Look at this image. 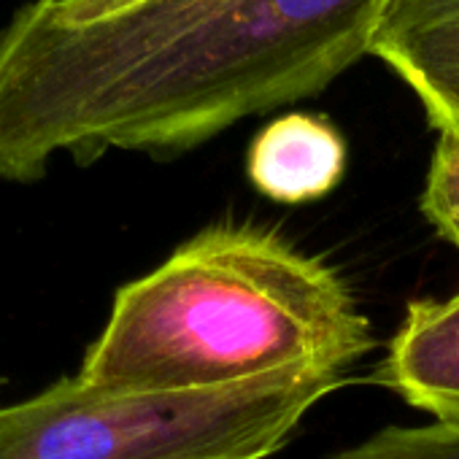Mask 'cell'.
<instances>
[{"mask_svg": "<svg viewBox=\"0 0 459 459\" xmlns=\"http://www.w3.org/2000/svg\"><path fill=\"white\" fill-rule=\"evenodd\" d=\"M389 0H149L92 25L30 0L0 28V178L57 154L173 157L322 92L370 55Z\"/></svg>", "mask_w": 459, "mask_h": 459, "instance_id": "1", "label": "cell"}, {"mask_svg": "<svg viewBox=\"0 0 459 459\" xmlns=\"http://www.w3.org/2000/svg\"><path fill=\"white\" fill-rule=\"evenodd\" d=\"M373 349L349 284L252 224H213L125 284L79 378L103 389L200 392L276 373H346Z\"/></svg>", "mask_w": 459, "mask_h": 459, "instance_id": "2", "label": "cell"}, {"mask_svg": "<svg viewBox=\"0 0 459 459\" xmlns=\"http://www.w3.org/2000/svg\"><path fill=\"white\" fill-rule=\"evenodd\" d=\"M346 373L300 370L200 392L90 386L65 376L0 408V459H265Z\"/></svg>", "mask_w": 459, "mask_h": 459, "instance_id": "3", "label": "cell"}, {"mask_svg": "<svg viewBox=\"0 0 459 459\" xmlns=\"http://www.w3.org/2000/svg\"><path fill=\"white\" fill-rule=\"evenodd\" d=\"M370 55L416 92L432 127L459 133V0H389Z\"/></svg>", "mask_w": 459, "mask_h": 459, "instance_id": "4", "label": "cell"}, {"mask_svg": "<svg viewBox=\"0 0 459 459\" xmlns=\"http://www.w3.org/2000/svg\"><path fill=\"white\" fill-rule=\"evenodd\" d=\"M373 381L435 419L459 421V292L408 306Z\"/></svg>", "mask_w": 459, "mask_h": 459, "instance_id": "5", "label": "cell"}, {"mask_svg": "<svg viewBox=\"0 0 459 459\" xmlns=\"http://www.w3.org/2000/svg\"><path fill=\"white\" fill-rule=\"evenodd\" d=\"M346 170V143L322 117L287 114L249 149V178L271 200L303 203L327 195Z\"/></svg>", "mask_w": 459, "mask_h": 459, "instance_id": "6", "label": "cell"}, {"mask_svg": "<svg viewBox=\"0 0 459 459\" xmlns=\"http://www.w3.org/2000/svg\"><path fill=\"white\" fill-rule=\"evenodd\" d=\"M335 459H459V421L386 427Z\"/></svg>", "mask_w": 459, "mask_h": 459, "instance_id": "7", "label": "cell"}, {"mask_svg": "<svg viewBox=\"0 0 459 459\" xmlns=\"http://www.w3.org/2000/svg\"><path fill=\"white\" fill-rule=\"evenodd\" d=\"M421 211L437 233L459 249V133L437 130Z\"/></svg>", "mask_w": 459, "mask_h": 459, "instance_id": "8", "label": "cell"}, {"mask_svg": "<svg viewBox=\"0 0 459 459\" xmlns=\"http://www.w3.org/2000/svg\"><path fill=\"white\" fill-rule=\"evenodd\" d=\"M44 9L65 25H92L125 14L149 0H41Z\"/></svg>", "mask_w": 459, "mask_h": 459, "instance_id": "9", "label": "cell"}]
</instances>
